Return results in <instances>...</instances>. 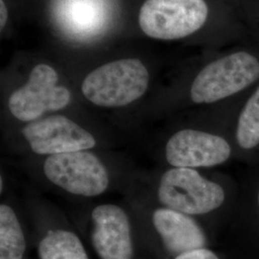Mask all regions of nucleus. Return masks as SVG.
Masks as SVG:
<instances>
[{
    "label": "nucleus",
    "instance_id": "obj_1",
    "mask_svg": "<svg viewBox=\"0 0 259 259\" xmlns=\"http://www.w3.org/2000/svg\"><path fill=\"white\" fill-rule=\"evenodd\" d=\"M150 74L138 59H122L95 68L84 77L81 92L94 106L115 109L138 101L148 90Z\"/></svg>",
    "mask_w": 259,
    "mask_h": 259
},
{
    "label": "nucleus",
    "instance_id": "obj_2",
    "mask_svg": "<svg viewBox=\"0 0 259 259\" xmlns=\"http://www.w3.org/2000/svg\"><path fill=\"white\" fill-rule=\"evenodd\" d=\"M41 171L49 184L76 197L95 198L111 185V170L94 150L45 157Z\"/></svg>",
    "mask_w": 259,
    "mask_h": 259
},
{
    "label": "nucleus",
    "instance_id": "obj_3",
    "mask_svg": "<svg viewBox=\"0 0 259 259\" xmlns=\"http://www.w3.org/2000/svg\"><path fill=\"white\" fill-rule=\"evenodd\" d=\"M156 194L158 204L190 216L204 215L225 202L222 186L193 168L171 167L159 178Z\"/></svg>",
    "mask_w": 259,
    "mask_h": 259
},
{
    "label": "nucleus",
    "instance_id": "obj_4",
    "mask_svg": "<svg viewBox=\"0 0 259 259\" xmlns=\"http://www.w3.org/2000/svg\"><path fill=\"white\" fill-rule=\"evenodd\" d=\"M259 79V61L247 52L223 57L196 76L190 97L196 104H211L230 97Z\"/></svg>",
    "mask_w": 259,
    "mask_h": 259
},
{
    "label": "nucleus",
    "instance_id": "obj_5",
    "mask_svg": "<svg viewBox=\"0 0 259 259\" xmlns=\"http://www.w3.org/2000/svg\"><path fill=\"white\" fill-rule=\"evenodd\" d=\"M72 99L70 91L59 84V75L46 64L32 69L27 82L11 94L8 109L19 122L30 123L47 116V113L65 109Z\"/></svg>",
    "mask_w": 259,
    "mask_h": 259
},
{
    "label": "nucleus",
    "instance_id": "obj_6",
    "mask_svg": "<svg viewBox=\"0 0 259 259\" xmlns=\"http://www.w3.org/2000/svg\"><path fill=\"white\" fill-rule=\"evenodd\" d=\"M207 15L204 0H146L139 12V26L148 37L179 39L203 27Z\"/></svg>",
    "mask_w": 259,
    "mask_h": 259
},
{
    "label": "nucleus",
    "instance_id": "obj_7",
    "mask_svg": "<svg viewBox=\"0 0 259 259\" xmlns=\"http://www.w3.org/2000/svg\"><path fill=\"white\" fill-rule=\"evenodd\" d=\"M27 148L39 157L94 150L98 139L90 130L63 114H49L20 131Z\"/></svg>",
    "mask_w": 259,
    "mask_h": 259
},
{
    "label": "nucleus",
    "instance_id": "obj_8",
    "mask_svg": "<svg viewBox=\"0 0 259 259\" xmlns=\"http://www.w3.org/2000/svg\"><path fill=\"white\" fill-rule=\"evenodd\" d=\"M112 0H52L51 16L59 31L76 41L101 36L113 19Z\"/></svg>",
    "mask_w": 259,
    "mask_h": 259
},
{
    "label": "nucleus",
    "instance_id": "obj_9",
    "mask_svg": "<svg viewBox=\"0 0 259 259\" xmlns=\"http://www.w3.org/2000/svg\"><path fill=\"white\" fill-rule=\"evenodd\" d=\"M231 154V145L222 137L193 129L178 131L167 140L164 148L167 163L179 168L220 165Z\"/></svg>",
    "mask_w": 259,
    "mask_h": 259
},
{
    "label": "nucleus",
    "instance_id": "obj_10",
    "mask_svg": "<svg viewBox=\"0 0 259 259\" xmlns=\"http://www.w3.org/2000/svg\"><path fill=\"white\" fill-rule=\"evenodd\" d=\"M92 242L101 259H133L134 239L129 212L120 204L95 205L91 212Z\"/></svg>",
    "mask_w": 259,
    "mask_h": 259
},
{
    "label": "nucleus",
    "instance_id": "obj_11",
    "mask_svg": "<svg viewBox=\"0 0 259 259\" xmlns=\"http://www.w3.org/2000/svg\"><path fill=\"white\" fill-rule=\"evenodd\" d=\"M151 223L164 249L173 257L207 246L203 228L190 215L161 205L152 211Z\"/></svg>",
    "mask_w": 259,
    "mask_h": 259
},
{
    "label": "nucleus",
    "instance_id": "obj_12",
    "mask_svg": "<svg viewBox=\"0 0 259 259\" xmlns=\"http://www.w3.org/2000/svg\"><path fill=\"white\" fill-rule=\"evenodd\" d=\"M40 259H89L78 235L69 230H49L38 244Z\"/></svg>",
    "mask_w": 259,
    "mask_h": 259
},
{
    "label": "nucleus",
    "instance_id": "obj_13",
    "mask_svg": "<svg viewBox=\"0 0 259 259\" xmlns=\"http://www.w3.org/2000/svg\"><path fill=\"white\" fill-rule=\"evenodd\" d=\"M26 239L15 208L7 203L0 204V259H22Z\"/></svg>",
    "mask_w": 259,
    "mask_h": 259
},
{
    "label": "nucleus",
    "instance_id": "obj_14",
    "mask_svg": "<svg viewBox=\"0 0 259 259\" xmlns=\"http://www.w3.org/2000/svg\"><path fill=\"white\" fill-rule=\"evenodd\" d=\"M236 139L241 148L246 150L259 145V87L241 111Z\"/></svg>",
    "mask_w": 259,
    "mask_h": 259
},
{
    "label": "nucleus",
    "instance_id": "obj_15",
    "mask_svg": "<svg viewBox=\"0 0 259 259\" xmlns=\"http://www.w3.org/2000/svg\"><path fill=\"white\" fill-rule=\"evenodd\" d=\"M172 259H220V257L212 250L208 248H201L186 251Z\"/></svg>",
    "mask_w": 259,
    "mask_h": 259
},
{
    "label": "nucleus",
    "instance_id": "obj_16",
    "mask_svg": "<svg viewBox=\"0 0 259 259\" xmlns=\"http://www.w3.org/2000/svg\"><path fill=\"white\" fill-rule=\"evenodd\" d=\"M0 10H1V20H0V23H1V29L5 26L6 24V21L8 19V10L6 7V4L4 3L3 0H0Z\"/></svg>",
    "mask_w": 259,
    "mask_h": 259
},
{
    "label": "nucleus",
    "instance_id": "obj_17",
    "mask_svg": "<svg viewBox=\"0 0 259 259\" xmlns=\"http://www.w3.org/2000/svg\"><path fill=\"white\" fill-rule=\"evenodd\" d=\"M258 204H259V192H258Z\"/></svg>",
    "mask_w": 259,
    "mask_h": 259
}]
</instances>
